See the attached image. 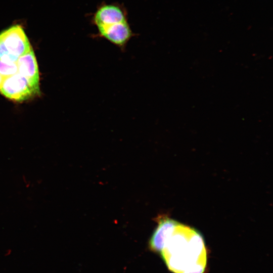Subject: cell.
Listing matches in <instances>:
<instances>
[{"label": "cell", "instance_id": "cell-1", "mask_svg": "<svg viewBox=\"0 0 273 273\" xmlns=\"http://www.w3.org/2000/svg\"><path fill=\"white\" fill-rule=\"evenodd\" d=\"M169 270L174 273H203L207 251L203 237L195 229L178 222L161 252Z\"/></svg>", "mask_w": 273, "mask_h": 273}, {"label": "cell", "instance_id": "cell-2", "mask_svg": "<svg viewBox=\"0 0 273 273\" xmlns=\"http://www.w3.org/2000/svg\"><path fill=\"white\" fill-rule=\"evenodd\" d=\"M31 47L22 27L13 25L0 33V61L16 62L28 53Z\"/></svg>", "mask_w": 273, "mask_h": 273}, {"label": "cell", "instance_id": "cell-3", "mask_svg": "<svg viewBox=\"0 0 273 273\" xmlns=\"http://www.w3.org/2000/svg\"><path fill=\"white\" fill-rule=\"evenodd\" d=\"M0 93L14 101L27 100L39 93V88L33 86L18 72L5 78L0 87Z\"/></svg>", "mask_w": 273, "mask_h": 273}, {"label": "cell", "instance_id": "cell-4", "mask_svg": "<svg viewBox=\"0 0 273 273\" xmlns=\"http://www.w3.org/2000/svg\"><path fill=\"white\" fill-rule=\"evenodd\" d=\"M90 20L96 28L126 22L128 21L127 11L122 4L103 2L97 7Z\"/></svg>", "mask_w": 273, "mask_h": 273}, {"label": "cell", "instance_id": "cell-5", "mask_svg": "<svg viewBox=\"0 0 273 273\" xmlns=\"http://www.w3.org/2000/svg\"><path fill=\"white\" fill-rule=\"evenodd\" d=\"M94 38H104L118 47L122 52L126 49L129 41L135 35L128 21L97 27Z\"/></svg>", "mask_w": 273, "mask_h": 273}, {"label": "cell", "instance_id": "cell-6", "mask_svg": "<svg viewBox=\"0 0 273 273\" xmlns=\"http://www.w3.org/2000/svg\"><path fill=\"white\" fill-rule=\"evenodd\" d=\"M156 220L158 225L149 240V247L152 251L160 253L178 222L167 215H160Z\"/></svg>", "mask_w": 273, "mask_h": 273}, {"label": "cell", "instance_id": "cell-7", "mask_svg": "<svg viewBox=\"0 0 273 273\" xmlns=\"http://www.w3.org/2000/svg\"><path fill=\"white\" fill-rule=\"evenodd\" d=\"M18 73L24 77L33 86L39 88V75L37 61L32 49L21 56L17 61Z\"/></svg>", "mask_w": 273, "mask_h": 273}, {"label": "cell", "instance_id": "cell-8", "mask_svg": "<svg viewBox=\"0 0 273 273\" xmlns=\"http://www.w3.org/2000/svg\"><path fill=\"white\" fill-rule=\"evenodd\" d=\"M18 72L16 62L7 63L0 61V74L5 78Z\"/></svg>", "mask_w": 273, "mask_h": 273}, {"label": "cell", "instance_id": "cell-9", "mask_svg": "<svg viewBox=\"0 0 273 273\" xmlns=\"http://www.w3.org/2000/svg\"><path fill=\"white\" fill-rule=\"evenodd\" d=\"M23 181L25 185V187L28 188L30 186V182L27 179L25 175L22 176Z\"/></svg>", "mask_w": 273, "mask_h": 273}, {"label": "cell", "instance_id": "cell-10", "mask_svg": "<svg viewBox=\"0 0 273 273\" xmlns=\"http://www.w3.org/2000/svg\"><path fill=\"white\" fill-rule=\"evenodd\" d=\"M4 78L0 74V87L4 81Z\"/></svg>", "mask_w": 273, "mask_h": 273}]
</instances>
